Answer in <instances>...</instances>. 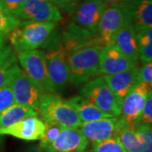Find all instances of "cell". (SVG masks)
Returning a JSON list of instances; mask_svg holds the SVG:
<instances>
[{"label": "cell", "mask_w": 152, "mask_h": 152, "mask_svg": "<svg viewBox=\"0 0 152 152\" xmlns=\"http://www.w3.org/2000/svg\"><path fill=\"white\" fill-rule=\"evenodd\" d=\"M69 82L81 86L99 75L100 57L103 46L97 38L82 43L64 45Z\"/></svg>", "instance_id": "obj_1"}, {"label": "cell", "mask_w": 152, "mask_h": 152, "mask_svg": "<svg viewBox=\"0 0 152 152\" xmlns=\"http://www.w3.org/2000/svg\"><path fill=\"white\" fill-rule=\"evenodd\" d=\"M56 26L55 22L22 20L11 31L8 39L16 53L36 50L47 42Z\"/></svg>", "instance_id": "obj_2"}, {"label": "cell", "mask_w": 152, "mask_h": 152, "mask_svg": "<svg viewBox=\"0 0 152 152\" xmlns=\"http://www.w3.org/2000/svg\"><path fill=\"white\" fill-rule=\"evenodd\" d=\"M37 112L43 122H54L64 128H80L81 121L68 100L54 93H44Z\"/></svg>", "instance_id": "obj_3"}, {"label": "cell", "mask_w": 152, "mask_h": 152, "mask_svg": "<svg viewBox=\"0 0 152 152\" xmlns=\"http://www.w3.org/2000/svg\"><path fill=\"white\" fill-rule=\"evenodd\" d=\"M80 95L105 113L113 117H120L121 102L112 91L102 75L96 76L82 85Z\"/></svg>", "instance_id": "obj_4"}, {"label": "cell", "mask_w": 152, "mask_h": 152, "mask_svg": "<svg viewBox=\"0 0 152 152\" xmlns=\"http://www.w3.org/2000/svg\"><path fill=\"white\" fill-rule=\"evenodd\" d=\"M18 64L24 72L45 93H55L54 87L50 80L46 65L43 51L31 50L16 53Z\"/></svg>", "instance_id": "obj_5"}, {"label": "cell", "mask_w": 152, "mask_h": 152, "mask_svg": "<svg viewBox=\"0 0 152 152\" xmlns=\"http://www.w3.org/2000/svg\"><path fill=\"white\" fill-rule=\"evenodd\" d=\"M128 2L121 4L107 5L104 10L96 31V37L103 47L112 43L116 32L125 23L130 21Z\"/></svg>", "instance_id": "obj_6"}, {"label": "cell", "mask_w": 152, "mask_h": 152, "mask_svg": "<svg viewBox=\"0 0 152 152\" xmlns=\"http://www.w3.org/2000/svg\"><path fill=\"white\" fill-rule=\"evenodd\" d=\"M9 86L12 90L15 104L26 106L37 112L43 91L20 69L17 67Z\"/></svg>", "instance_id": "obj_7"}, {"label": "cell", "mask_w": 152, "mask_h": 152, "mask_svg": "<svg viewBox=\"0 0 152 152\" xmlns=\"http://www.w3.org/2000/svg\"><path fill=\"white\" fill-rule=\"evenodd\" d=\"M107 7L102 0H84L74 6L71 19L76 26L96 37L98 24Z\"/></svg>", "instance_id": "obj_8"}, {"label": "cell", "mask_w": 152, "mask_h": 152, "mask_svg": "<svg viewBox=\"0 0 152 152\" xmlns=\"http://www.w3.org/2000/svg\"><path fill=\"white\" fill-rule=\"evenodd\" d=\"M43 53L50 80L56 92L62 91L69 81L64 44L53 46Z\"/></svg>", "instance_id": "obj_9"}, {"label": "cell", "mask_w": 152, "mask_h": 152, "mask_svg": "<svg viewBox=\"0 0 152 152\" xmlns=\"http://www.w3.org/2000/svg\"><path fill=\"white\" fill-rule=\"evenodd\" d=\"M151 86L146 83L139 82L131 89L121 102L120 118L134 129L147 96L149 92L151 91Z\"/></svg>", "instance_id": "obj_10"}, {"label": "cell", "mask_w": 152, "mask_h": 152, "mask_svg": "<svg viewBox=\"0 0 152 152\" xmlns=\"http://www.w3.org/2000/svg\"><path fill=\"white\" fill-rule=\"evenodd\" d=\"M16 17L20 20L58 22L63 20L58 7L48 0H24Z\"/></svg>", "instance_id": "obj_11"}, {"label": "cell", "mask_w": 152, "mask_h": 152, "mask_svg": "<svg viewBox=\"0 0 152 152\" xmlns=\"http://www.w3.org/2000/svg\"><path fill=\"white\" fill-rule=\"evenodd\" d=\"M134 60L126 57L111 43L105 46L100 57L99 75H112L120 72L129 70L137 66Z\"/></svg>", "instance_id": "obj_12"}, {"label": "cell", "mask_w": 152, "mask_h": 152, "mask_svg": "<svg viewBox=\"0 0 152 152\" xmlns=\"http://www.w3.org/2000/svg\"><path fill=\"white\" fill-rule=\"evenodd\" d=\"M45 131V124L37 117H28L7 128L0 129V135H11L26 141L41 140Z\"/></svg>", "instance_id": "obj_13"}, {"label": "cell", "mask_w": 152, "mask_h": 152, "mask_svg": "<svg viewBox=\"0 0 152 152\" xmlns=\"http://www.w3.org/2000/svg\"><path fill=\"white\" fill-rule=\"evenodd\" d=\"M121 124V118L113 117L87 123H82L80 129L88 140V141H91L93 144L115 137Z\"/></svg>", "instance_id": "obj_14"}, {"label": "cell", "mask_w": 152, "mask_h": 152, "mask_svg": "<svg viewBox=\"0 0 152 152\" xmlns=\"http://www.w3.org/2000/svg\"><path fill=\"white\" fill-rule=\"evenodd\" d=\"M88 145L89 141L80 128H63L58 138L47 149L63 152H85Z\"/></svg>", "instance_id": "obj_15"}, {"label": "cell", "mask_w": 152, "mask_h": 152, "mask_svg": "<svg viewBox=\"0 0 152 152\" xmlns=\"http://www.w3.org/2000/svg\"><path fill=\"white\" fill-rule=\"evenodd\" d=\"M139 67H134L129 70L123 71L112 75H102L117 98L122 102L133 87L140 82Z\"/></svg>", "instance_id": "obj_16"}, {"label": "cell", "mask_w": 152, "mask_h": 152, "mask_svg": "<svg viewBox=\"0 0 152 152\" xmlns=\"http://www.w3.org/2000/svg\"><path fill=\"white\" fill-rule=\"evenodd\" d=\"M112 43L126 57L138 62L139 48L136 31L130 21H128L114 35Z\"/></svg>", "instance_id": "obj_17"}, {"label": "cell", "mask_w": 152, "mask_h": 152, "mask_svg": "<svg viewBox=\"0 0 152 152\" xmlns=\"http://www.w3.org/2000/svg\"><path fill=\"white\" fill-rule=\"evenodd\" d=\"M128 9L129 20L135 30L152 27L151 0H129Z\"/></svg>", "instance_id": "obj_18"}, {"label": "cell", "mask_w": 152, "mask_h": 152, "mask_svg": "<svg viewBox=\"0 0 152 152\" xmlns=\"http://www.w3.org/2000/svg\"><path fill=\"white\" fill-rule=\"evenodd\" d=\"M19 66L16 53L13 48L3 44L0 46V87L9 86L15 71Z\"/></svg>", "instance_id": "obj_19"}, {"label": "cell", "mask_w": 152, "mask_h": 152, "mask_svg": "<svg viewBox=\"0 0 152 152\" xmlns=\"http://www.w3.org/2000/svg\"><path fill=\"white\" fill-rule=\"evenodd\" d=\"M70 105L75 109L81 123L91 122L95 120L102 119V118H113V115L107 113L97 107L88 102L81 96H75L68 100Z\"/></svg>", "instance_id": "obj_20"}, {"label": "cell", "mask_w": 152, "mask_h": 152, "mask_svg": "<svg viewBox=\"0 0 152 152\" xmlns=\"http://www.w3.org/2000/svg\"><path fill=\"white\" fill-rule=\"evenodd\" d=\"M38 113L26 106L14 104L0 114V129L7 128L28 117H37Z\"/></svg>", "instance_id": "obj_21"}, {"label": "cell", "mask_w": 152, "mask_h": 152, "mask_svg": "<svg viewBox=\"0 0 152 152\" xmlns=\"http://www.w3.org/2000/svg\"><path fill=\"white\" fill-rule=\"evenodd\" d=\"M115 137L119 140L126 152H142V146L135 129L129 126L123 119Z\"/></svg>", "instance_id": "obj_22"}, {"label": "cell", "mask_w": 152, "mask_h": 152, "mask_svg": "<svg viewBox=\"0 0 152 152\" xmlns=\"http://www.w3.org/2000/svg\"><path fill=\"white\" fill-rule=\"evenodd\" d=\"M139 58L144 64L152 60V27L142 28L135 30Z\"/></svg>", "instance_id": "obj_23"}, {"label": "cell", "mask_w": 152, "mask_h": 152, "mask_svg": "<svg viewBox=\"0 0 152 152\" xmlns=\"http://www.w3.org/2000/svg\"><path fill=\"white\" fill-rule=\"evenodd\" d=\"M21 20L6 10L0 2V46L6 43L10 32L16 28Z\"/></svg>", "instance_id": "obj_24"}, {"label": "cell", "mask_w": 152, "mask_h": 152, "mask_svg": "<svg viewBox=\"0 0 152 152\" xmlns=\"http://www.w3.org/2000/svg\"><path fill=\"white\" fill-rule=\"evenodd\" d=\"M91 152H126L119 140L116 138H109L92 144Z\"/></svg>", "instance_id": "obj_25"}, {"label": "cell", "mask_w": 152, "mask_h": 152, "mask_svg": "<svg viewBox=\"0 0 152 152\" xmlns=\"http://www.w3.org/2000/svg\"><path fill=\"white\" fill-rule=\"evenodd\" d=\"M44 124H45V131H44L43 137L41 140L40 145L44 150H46L58 138L64 127H62L61 125L54 122H44Z\"/></svg>", "instance_id": "obj_26"}, {"label": "cell", "mask_w": 152, "mask_h": 152, "mask_svg": "<svg viewBox=\"0 0 152 152\" xmlns=\"http://www.w3.org/2000/svg\"><path fill=\"white\" fill-rule=\"evenodd\" d=\"M135 133L142 146V152H152L151 126L139 125L135 128Z\"/></svg>", "instance_id": "obj_27"}, {"label": "cell", "mask_w": 152, "mask_h": 152, "mask_svg": "<svg viewBox=\"0 0 152 152\" xmlns=\"http://www.w3.org/2000/svg\"><path fill=\"white\" fill-rule=\"evenodd\" d=\"M152 124V92H149L147 96L144 107L142 109L141 113L137 120L136 126L139 125H145L151 126Z\"/></svg>", "instance_id": "obj_28"}, {"label": "cell", "mask_w": 152, "mask_h": 152, "mask_svg": "<svg viewBox=\"0 0 152 152\" xmlns=\"http://www.w3.org/2000/svg\"><path fill=\"white\" fill-rule=\"evenodd\" d=\"M14 104L15 102L10 87H0V114Z\"/></svg>", "instance_id": "obj_29"}, {"label": "cell", "mask_w": 152, "mask_h": 152, "mask_svg": "<svg viewBox=\"0 0 152 152\" xmlns=\"http://www.w3.org/2000/svg\"><path fill=\"white\" fill-rule=\"evenodd\" d=\"M140 82H144L152 86V63H145L142 68H140L139 72Z\"/></svg>", "instance_id": "obj_30"}, {"label": "cell", "mask_w": 152, "mask_h": 152, "mask_svg": "<svg viewBox=\"0 0 152 152\" xmlns=\"http://www.w3.org/2000/svg\"><path fill=\"white\" fill-rule=\"evenodd\" d=\"M23 1L24 0H0L1 4L5 8L6 10L15 17Z\"/></svg>", "instance_id": "obj_31"}, {"label": "cell", "mask_w": 152, "mask_h": 152, "mask_svg": "<svg viewBox=\"0 0 152 152\" xmlns=\"http://www.w3.org/2000/svg\"><path fill=\"white\" fill-rule=\"evenodd\" d=\"M51 4L58 7V9H62L64 10H72L75 4H73L72 0H48Z\"/></svg>", "instance_id": "obj_32"}, {"label": "cell", "mask_w": 152, "mask_h": 152, "mask_svg": "<svg viewBox=\"0 0 152 152\" xmlns=\"http://www.w3.org/2000/svg\"><path fill=\"white\" fill-rule=\"evenodd\" d=\"M105 4L107 5H114V4H125L129 0H102Z\"/></svg>", "instance_id": "obj_33"}, {"label": "cell", "mask_w": 152, "mask_h": 152, "mask_svg": "<svg viewBox=\"0 0 152 152\" xmlns=\"http://www.w3.org/2000/svg\"><path fill=\"white\" fill-rule=\"evenodd\" d=\"M26 152H45V150L39 144V145H36L31 146L29 149H27V151Z\"/></svg>", "instance_id": "obj_34"}, {"label": "cell", "mask_w": 152, "mask_h": 152, "mask_svg": "<svg viewBox=\"0 0 152 152\" xmlns=\"http://www.w3.org/2000/svg\"><path fill=\"white\" fill-rule=\"evenodd\" d=\"M45 152H63V151H57V150H53V149H47V150H45Z\"/></svg>", "instance_id": "obj_35"}, {"label": "cell", "mask_w": 152, "mask_h": 152, "mask_svg": "<svg viewBox=\"0 0 152 152\" xmlns=\"http://www.w3.org/2000/svg\"><path fill=\"white\" fill-rule=\"evenodd\" d=\"M72 1H73V4H74L75 5L76 4L80 3V0H72Z\"/></svg>", "instance_id": "obj_36"}]
</instances>
